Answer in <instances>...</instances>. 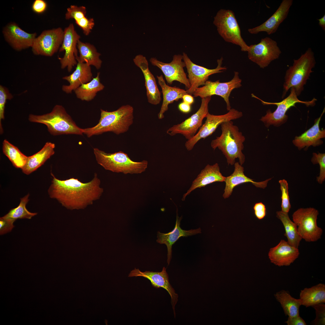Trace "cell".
I'll return each mask as SVG.
<instances>
[{"instance_id":"6da1fadb","label":"cell","mask_w":325,"mask_h":325,"mask_svg":"<svg viewBox=\"0 0 325 325\" xmlns=\"http://www.w3.org/2000/svg\"><path fill=\"white\" fill-rule=\"evenodd\" d=\"M51 174L52 178L48 191L49 196L68 209H84L99 199L103 193L96 173L91 181L86 183L74 178L60 180L51 172Z\"/></svg>"},{"instance_id":"7a4b0ae2","label":"cell","mask_w":325,"mask_h":325,"mask_svg":"<svg viewBox=\"0 0 325 325\" xmlns=\"http://www.w3.org/2000/svg\"><path fill=\"white\" fill-rule=\"evenodd\" d=\"M221 135L212 140L211 146L214 150L218 148L226 157L228 165H233L238 158L240 164L245 161V156L242 152L245 138L240 131L238 126L232 121L224 122L221 125Z\"/></svg>"},{"instance_id":"3957f363","label":"cell","mask_w":325,"mask_h":325,"mask_svg":"<svg viewBox=\"0 0 325 325\" xmlns=\"http://www.w3.org/2000/svg\"><path fill=\"white\" fill-rule=\"evenodd\" d=\"M133 107L128 104L113 111L101 109L98 123L93 127L83 129V133L89 138L107 132L117 135L125 133L133 123Z\"/></svg>"},{"instance_id":"277c9868","label":"cell","mask_w":325,"mask_h":325,"mask_svg":"<svg viewBox=\"0 0 325 325\" xmlns=\"http://www.w3.org/2000/svg\"><path fill=\"white\" fill-rule=\"evenodd\" d=\"M315 64L314 54L310 48H308L299 58L293 60L292 65L286 72L282 98L292 88H294L297 97L300 95Z\"/></svg>"},{"instance_id":"5b68a950","label":"cell","mask_w":325,"mask_h":325,"mask_svg":"<svg viewBox=\"0 0 325 325\" xmlns=\"http://www.w3.org/2000/svg\"><path fill=\"white\" fill-rule=\"evenodd\" d=\"M28 119L32 122L45 124L52 135L83 134V129L77 125L62 105H56L51 112L45 114H30Z\"/></svg>"},{"instance_id":"8992f818","label":"cell","mask_w":325,"mask_h":325,"mask_svg":"<svg viewBox=\"0 0 325 325\" xmlns=\"http://www.w3.org/2000/svg\"><path fill=\"white\" fill-rule=\"evenodd\" d=\"M93 151L98 163L105 169L114 172L125 174H140L147 168V160L134 161L127 153L122 151L107 153L95 148L93 149Z\"/></svg>"},{"instance_id":"52a82bcc","label":"cell","mask_w":325,"mask_h":325,"mask_svg":"<svg viewBox=\"0 0 325 325\" xmlns=\"http://www.w3.org/2000/svg\"><path fill=\"white\" fill-rule=\"evenodd\" d=\"M213 23L225 41L238 45L242 51H247L249 46L241 36L239 25L232 11L221 9L214 17Z\"/></svg>"},{"instance_id":"ba28073f","label":"cell","mask_w":325,"mask_h":325,"mask_svg":"<svg viewBox=\"0 0 325 325\" xmlns=\"http://www.w3.org/2000/svg\"><path fill=\"white\" fill-rule=\"evenodd\" d=\"M252 97L260 101L264 105H275L277 107L276 110L272 112L270 110H268L266 114L262 117L260 120L264 123L267 128L271 125L278 127L285 123L288 118L286 113L288 110L292 107H295L297 103L305 104L307 107L313 106L315 104L317 100L315 98L311 101H302L299 100L293 88H290V92L289 96L282 101L279 102L271 103L266 102L258 98L253 94Z\"/></svg>"},{"instance_id":"9c48e42d","label":"cell","mask_w":325,"mask_h":325,"mask_svg":"<svg viewBox=\"0 0 325 325\" xmlns=\"http://www.w3.org/2000/svg\"><path fill=\"white\" fill-rule=\"evenodd\" d=\"M319 213L317 209L309 207L299 209L292 215L299 234L306 242H315L321 238L323 230L317 223Z\"/></svg>"},{"instance_id":"30bf717a","label":"cell","mask_w":325,"mask_h":325,"mask_svg":"<svg viewBox=\"0 0 325 325\" xmlns=\"http://www.w3.org/2000/svg\"><path fill=\"white\" fill-rule=\"evenodd\" d=\"M211 96L203 98L198 110L190 117L181 123L169 128L166 133L173 136L177 134L183 135L187 140L192 138L202 125L203 119L209 112L208 105Z\"/></svg>"},{"instance_id":"8fae6325","label":"cell","mask_w":325,"mask_h":325,"mask_svg":"<svg viewBox=\"0 0 325 325\" xmlns=\"http://www.w3.org/2000/svg\"><path fill=\"white\" fill-rule=\"evenodd\" d=\"M234 73L233 78L228 82L207 81L202 87L197 88L193 94L194 97H200L202 99L213 95L220 96L226 102L227 110L229 111L231 109L229 97L231 91L242 86V80L239 78V73L235 71Z\"/></svg>"},{"instance_id":"7c38bea8","label":"cell","mask_w":325,"mask_h":325,"mask_svg":"<svg viewBox=\"0 0 325 325\" xmlns=\"http://www.w3.org/2000/svg\"><path fill=\"white\" fill-rule=\"evenodd\" d=\"M243 113L234 108H231L223 115H216L207 114L205 123L202 124L195 135L186 142L185 146L187 150L190 151L196 144L202 139H204L212 135L223 123L235 120L241 117Z\"/></svg>"},{"instance_id":"4fadbf2b","label":"cell","mask_w":325,"mask_h":325,"mask_svg":"<svg viewBox=\"0 0 325 325\" xmlns=\"http://www.w3.org/2000/svg\"><path fill=\"white\" fill-rule=\"evenodd\" d=\"M247 52L249 59L263 69L278 58L281 53L276 41L269 37L262 38L258 44L249 46Z\"/></svg>"},{"instance_id":"5bb4252c","label":"cell","mask_w":325,"mask_h":325,"mask_svg":"<svg viewBox=\"0 0 325 325\" xmlns=\"http://www.w3.org/2000/svg\"><path fill=\"white\" fill-rule=\"evenodd\" d=\"M182 56L188 73V79L190 86L186 91L188 94L191 95L199 86L205 85L210 76L222 73L227 69L226 67L222 66L223 60L222 57L217 60L218 65L215 68L209 69L194 63L184 52L183 53Z\"/></svg>"},{"instance_id":"9a60e30c","label":"cell","mask_w":325,"mask_h":325,"mask_svg":"<svg viewBox=\"0 0 325 325\" xmlns=\"http://www.w3.org/2000/svg\"><path fill=\"white\" fill-rule=\"evenodd\" d=\"M64 30L60 28L45 30L36 37L32 47L36 55L50 57L59 49L63 38Z\"/></svg>"},{"instance_id":"2e32d148","label":"cell","mask_w":325,"mask_h":325,"mask_svg":"<svg viewBox=\"0 0 325 325\" xmlns=\"http://www.w3.org/2000/svg\"><path fill=\"white\" fill-rule=\"evenodd\" d=\"M182 60V55L177 54L175 55L172 61L169 63L160 61L155 57L151 58L150 61L152 65L161 70L168 84L171 85L176 81L184 84L188 89L190 86L184 69L185 65Z\"/></svg>"},{"instance_id":"e0dca14e","label":"cell","mask_w":325,"mask_h":325,"mask_svg":"<svg viewBox=\"0 0 325 325\" xmlns=\"http://www.w3.org/2000/svg\"><path fill=\"white\" fill-rule=\"evenodd\" d=\"M80 38L73 23L65 29L63 41L59 49V52L64 51L65 54L63 57H58L61 69L67 67L68 71L70 72L73 67L77 65L76 58L78 56L76 46Z\"/></svg>"},{"instance_id":"ac0fdd59","label":"cell","mask_w":325,"mask_h":325,"mask_svg":"<svg viewBox=\"0 0 325 325\" xmlns=\"http://www.w3.org/2000/svg\"><path fill=\"white\" fill-rule=\"evenodd\" d=\"M128 276L144 277L150 281L153 287L156 288H162L167 290L171 297V303L175 317V307L178 300V295L175 292V290L170 283L166 268L163 267L162 271L159 272L149 271L142 272L139 269L135 268L131 271Z\"/></svg>"},{"instance_id":"d6986e66","label":"cell","mask_w":325,"mask_h":325,"mask_svg":"<svg viewBox=\"0 0 325 325\" xmlns=\"http://www.w3.org/2000/svg\"><path fill=\"white\" fill-rule=\"evenodd\" d=\"M3 33L6 41L14 49L18 51L32 47L36 36V33L26 32L14 22L6 25Z\"/></svg>"},{"instance_id":"ffe728a7","label":"cell","mask_w":325,"mask_h":325,"mask_svg":"<svg viewBox=\"0 0 325 325\" xmlns=\"http://www.w3.org/2000/svg\"><path fill=\"white\" fill-rule=\"evenodd\" d=\"M293 0H283L275 12L267 20L256 27L249 29L248 31L252 34L260 32H266L268 35L275 32L280 24L286 18Z\"/></svg>"},{"instance_id":"44dd1931","label":"cell","mask_w":325,"mask_h":325,"mask_svg":"<svg viewBox=\"0 0 325 325\" xmlns=\"http://www.w3.org/2000/svg\"><path fill=\"white\" fill-rule=\"evenodd\" d=\"M133 61L140 69L144 75L148 102L154 105L159 104L161 100V93L155 78L149 70L146 57L141 54L138 55L133 59Z\"/></svg>"},{"instance_id":"7402d4cb","label":"cell","mask_w":325,"mask_h":325,"mask_svg":"<svg viewBox=\"0 0 325 325\" xmlns=\"http://www.w3.org/2000/svg\"><path fill=\"white\" fill-rule=\"evenodd\" d=\"M299 254L298 248L281 240L277 245L270 249L268 256L271 263L281 267L290 265L298 258Z\"/></svg>"},{"instance_id":"603a6c76","label":"cell","mask_w":325,"mask_h":325,"mask_svg":"<svg viewBox=\"0 0 325 325\" xmlns=\"http://www.w3.org/2000/svg\"><path fill=\"white\" fill-rule=\"evenodd\" d=\"M325 112L324 108L320 116L315 120L313 125L301 135L296 136L292 141L293 144L299 150L305 147L304 150H306L311 146L315 147L323 144L321 139L325 137V130L320 129L319 124Z\"/></svg>"},{"instance_id":"cb8c5ba5","label":"cell","mask_w":325,"mask_h":325,"mask_svg":"<svg viewBox=\"0 0 325 325\" xmlns=\"http://www.w3.org/2000/svg\"><path fill=\"white\" fill-rule=\"evenodd\" d=\"M181 217H179L177 211L176 220L174 229L168 233L164 234L158 231L157 233L156 242L161 244H165L167 247L168 265L169 264L172 258V245L181 237H186L201 233L200 228L189 230L182 229L180 227Z\"/></svg>"},{"instance_id":"d4e9b609","label":"cell","mask_w":325,"mask_h":325,"mask_svg":"<svg viewBox=\"0 0 325 325\" xmlns=\"http://www.w3.org/2000/svg\"><path fill=\"white\" fill-rule=\"evenodd\" d=\"M234 172L230 176L226 177L224 181L225 187L223 197L226 199L229 197L231 194L233 189L236 186L243 183L251 182L257 187L265 188L267 186L268 181L271 178H269L264 181L257 182L250 179L244 173V168L239 162H235L234 164Z\"/></svg>"},{"instance_id":"484cf974","label":"cell","mask_w":325,"mask_h":325,"mask_svg":"<svg viewBox=\"0 0 325 325\" xmlns=\"http://www.w3.org/2000/svg\"><path fill=\"white\" fill-rule=\"evenodd\" d=\"M225 178L221 173L217 163L213 165L208 164L193 181L190 189L184 194L182 200H184L186 196L196 189L205 187L215 182L224 181Z\"/></svg>"},{"instance_id":"4316f807","label":"cell","mask_w":325,"mask_h":325,"mask_svg":"<svg viewBox=\"0 0 325 325\" xmlns=\"http://www.w3.org/2000/svg\"><path fill=\"white\" fill-rule=\"evenodd\" d=\"M92 76L91 66L86 63L78 62L75 70L70 75L63 78L70 84L63 85L62 90L66 93H71L82 84L90 82Z\"/></svg>"},{"instance_id":"83f0119b","label":"cell","mask_w":325,"mask_h":325,"mask_svg":"<svg viewBox=\"0 0 325 325\" xmlns=\"http://www.w3.org/2000/svg\"><path fill=\"white\" fill-rule=\"evenodd\" d=\"M158 83L162 89L163 101L160 110L158 114L159 119L164 117V114L168 109V106L175 101L182 98L183 96L188 94L186 91L175 87H171L167 85L162 75L157 76Z\"/></svg>"},{"instance_id":"f1b7e54d","label":"cell","mask_w":325,"mask_h":325,"mask_svg":"<svg viewBox=\"0 0 325 325\" xmlns=\"http://www.w3.org/2000/svg\"><path fill=\"white\" fill-rule=\"evenodd\" d=\"M55 147L54 144L47 142L40 151L27 156L26 163L21 169L22 172L28 175L35 171L54 154Z\"/></svg>"},{"instance_id":"f546056e","label":"cell","mask_w":325,"mask_h":325,"mask_svg":"<svg viewBox=\"0 0 325 325\" xmlns=\"http://www.w3.org/2000/svg\"><path fill=\"white\" fill-rule=\"evenodd\" d=\"M86 8L84 6L71 5L67 9L65 14L66 19H73L76 23L82 29L84 34L88 35L94 25L93 18L86 16Z\"/></svg>"},{"instance_id":"4dcf8cb0","label":"cell","mask_w":325,"mask_h":325,"mask_svg":"<svg viewBox=\"0 0 325 325\" xmlns=\"http://www.w3.org/2000/svg\"><path fill=\"white\" fill-rule=\"evenodd\" d=\"M300 298L302 305L308 307L325 303V285L320 283L301 291Z\"/></svg>"},{"instance_id":"1f68e13d","label":"cell","mask_w":325,"mask_h":325,"mask_svg":"<svg viewBox=\"0 0 325 325\" xmlns=\"http://www.w3.org/2000/svg\"><path fill=\"white\" fill-rule=\"evenodd\" d=\"M77 47L79 53V56L76 58L77 62L86 63L90 66H94L97 69L101 68L102 63L99 58L101 54L97 52L93 45L79 40Z\"/></svg>"},{"instance_id":"d6a6232c","label":"cell","mask_w":325,"mask_h":325,"mask_svg":"<svg viewBox=\"0 0 325 325\" xmlns=\"http://www.w3.org/2000/svg\"><path fill=\"white\" fill-rule=\"evenodd\" d=\"M274 296L280 303L286 316L293 317L299 315V308L302 305L299 299L292 297L288 291L284 290L276 292Z\"/></svg>"},{"instance_id":"836d02e7","label":"cell","mask_w":325,"mask_h":325,"mask_svg":"<svg viewBox=\"0 0 325 325\" xmlns=\"http://www.w3.org/2000/svg\"><path fill=\"white\" fill-rule=\"evenodd\" d=\"M288 213L281 211L276 212V217L281 221L285 230L284 235L287 239V243L290 245L298 248L302 239L299 234L297 226L290 219Z\"/></svg>"},{"instance_id":"e575fe53","label":"cell","mask_w":325,"mask_h":325,"mask_svg":"<svg viewBox=\"0 0 325 325\" xmlns=\"http://www.w3.org/2000/svg\"><path fill=\"white\" fill-rule=\"evenodd\" d=\"M100 73L90 82L82 84L74 91L77 98L87 101L93 100L99 91L102 90L104 85L100 81Z\"/></svg>"},{"instance_id":"d590c367","label":"cell","mask_w":325,"mask_h":325,"mask_svg":"<svg viewBox=\"0 0 325 325\" xmlns=\"http://www.w3.org/2000/svg\"><path fill=\"white\" fill-rule=\"evenodd\" d=\"M2 150L14 167L22 169L24 166L27 156L6 139L3 142Z\"/></svg>"},{"instance_id":"8d00e7d4","label":"cell","mask_w":325,"mask_h":325,"mask_svg":"<svg viewBox=\"0 0 325 325\" xmlns=\"http://www.w3.org/2000/svg\"><path fill=\"white\" fill-rule=\"evenodd\" d=\"M29 194L28 193L21 198L19 205L16 208L10 210L7 214L2 217L14 222L18 219H30L32 217L36 215L37 214V213L31 212L26 208V205L29 200Z\"/></svg>"},{"instance_id":"74e56055","label":"cell","mask_w":325,"mask_h":325,"mask_svg":"<svg viewBox=\"0 0 325 325\" xmlns=\"http://www.w3.org/2000/svg\"><path fill=\"white\" fill-rule=\"evenodd\" d=\"M279 182L281 191V211L285 213H288L291 208V206L289 195L288 183L287 181L284 179L280 180Z\"/></svg>"},{"instance_id":"f35d334b","label":"cell","mask_w":325,"mask_h":325,"mask_svg":"<svg viewBox=\"0 0 325 325\" xmlns=\"http://www.w3.org/2000/svg\"><path fill=\"white\" fill-rule=\"evenodd\" d=\"M311 162L314 164L318 163L320 166V172L319 176L317 177V181L321 184L325 179V154L313 153Z\"/></svg>"},{"instance_id":"ab89813d","label":"cell","mask_w":325,"mask_h":325,"mask_svg":"<svg viewBox=\"0 0 325 325\" xmlns=\"http://www.w3.org/2000/svg\"><path fill=\"white\" fill-rule=\"evenodd\" d=\"M13 98V95L8 89L2 85L0 86V132H3L1 121L4 119L5 105L7 100H11Z\"/></svg>"},{"instance_id":"60d3db41","label":"cell","mask_w":325,"mask_h":325,"mask_svg":"<svg viewBox=\"0 0 325 325\" xmlns=\"http://www.w3.org/2000/svg\"><path fill=\"white\" fill-rule=\"evenodd\" d=\"M315 310L316 317L311 322V324L314 325L325 324V305L320 303L312 306Z\"/></svg>"},{"instance_id":"b9f144b4","label":"cell","mask_w":325,"mask_h":325,"mask_svg":"<svg viewBox=\"0 0 325 325\" xmlns=\"http://www.w3.org/2000/svg\"><path fill=\"white\" fill-rule=\"evenodd\" d=\"M14 223L11 221L3 218H0V234H4L10 232L14 228Z\"/></svg>"},{"instance_id":"7bdbcfd3","label":"cell","mask_w":325,"mask_h":325,"mask_svg":"<svg viewBox=\"0 0 325 325\" xmlns=\"http://www.w3.org/2000/svg\"><path fill=\"white\" fill-rule=\"evenodd\" d=\"M253 209L255 216L259 220L262 219L265 216L266 214V207L262 202L255 203Z\"/></svg>"},{"instance_id":"ee69618b","label":"cell","mask_w":325,"mask_h":325,"mask_svg":"<svg viewBox=\"0 0 325 325\" xmlns=\"http://www.w3.org/2000/svg\"><path fill=\"white\" fill-rule=\"evenodd\" d=\"M48 7L46 2L43 0H35L33 2L32 8L35 13L41 14L44 13Z\"/></svg>"},{"instance_id":"f6af8a7d","label":"cell","mask_w":325,"mask_h":325,"mask_svg":"<svg viewBox=\"0 0 325 325\" xmlns=\"http://www.w3.org/2000/svg\"><path fill=\"white\" fill-rule=\"evenodd\" d=\"M288 325H306V323L299 315L293 317H288L285 322Z\"/></svg>"},{"instance_id":"bcb514c9","label":"cell","mask_w":325,"mask_h":325,"mask_svg":"<svg viewBox=\"0 0 325 325\" xmlns=\"http://www.w3.org/2000/svg\"><path fill=\"white\" fill-rule=\"evenodd\" d=\"M178 108L181 111L184 113H188L191 110L190 105L184 102L180 103L179 104Z\"/></svg>"},{"instance_id":"7dc6e473","label":"cell","mask_w":325,"mask_h":325,"mask_svg":"<svg viewBox=\"0 0 325 325\" xmlns=\"http://www.w3.org/2000/svg\"><path fill=\"white\" fill-rule=\"evenodd\" d=\"M183 102L190 105L191 104L194 102V98L191 95L188 94H186L182 97Z\"/></svg>"},{"instance_id":"c3c4849f","label":"cell","mask_w":325,"mask_h":325,"mask_svg":"<svg viewBox=\"0 0 325 325\" xmlns=\"http://www.w3.org/2000/svg\"><path fill=\"white\" fill-rule=\"evenodd\" d=\"M319 21V25L325 31V15L324 14L322 17L318 19Z\"/></svg>"}]
</instances>
